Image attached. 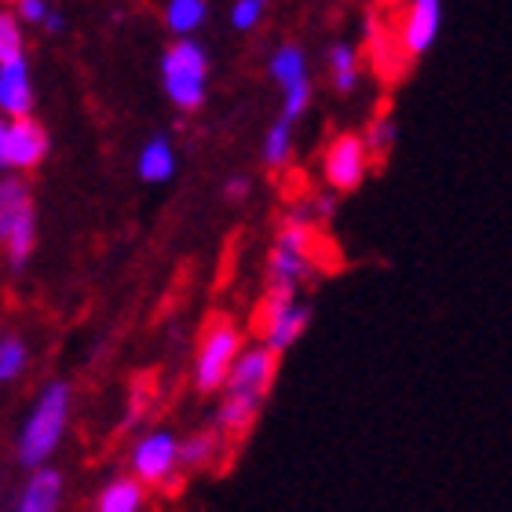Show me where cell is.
I'll use <instances>...</instances> for the list:
<instances>
[{"label":"cell","instance_id":"6da1fadb","mask_svg":"<svg viewBox=\"0 0 512 512\" xmlns=\"http://www.w3.org/2000/svg\"><path fill=\"white\" fill-rule=\"evenodd\" d=\"M70 410H74V392L66 381H52L37 395V403H33L30 417L19 432V443H15V458L22 469H37L59 450L66 425H70Z\"/></svg>","mask_w":512,"mask_h":512},{"label":"cell","instance_id":"7a4b0ae2","mask_svg":"<svg viewBox=\"0 0 512 512\" xmlns=\"http://www.w3.org/2000/svg\"><path fill=\"white\" fill-rule=\"evenodd\" d=\"M0 246L15 271H22L37 249V209H33L30 183L19 172L0 176Z\"/></svg>","mask_w":512,"mask_h":512},{"label":"cell","instance_id":"3957f363","mask_svg":"<svg viewBox=\"0 0 512 512\" xmlns=\"http://www.w3.org/2000/svg\"><path fill=\"white\" fill-rule=\"evenodd\" d=\"M238 352H242V330L235 326L231 315L216 311L213 319L202 326V337H198V348H194V392L198 395L220 392Z\"/></svg>","mask_w":512,"mask_h":512},{"label":"cell","instance_id":"277c9868","mask_svg":"<svg viewBox=\"0 0 512 512\" xmlns=\"http://www.w3.org/2000/svg\"><path fill=\"white\" fill-rule=\"evenodd\" d=\"M161 85L172 107L198 110L205 103V85H209V55L191 37H176L169 52L161 55Z\"/></svg>","mask_w":512,"mask_h":512},{"label":"cell","instance_id":"5b68a950","mask_svg":"<svg viewBox=\"0 0 512 512\" xmlns=\"http://www.w3.org/2000/svg\"><path fill=\"white\" fill-rule=\"evenodd\" d=\"M370 150H366L363 136L355 132H341L330 139V147L322 154V180L333 194H352L363 187L366 172H370Z\"/></svg>","mask_w":512,"mask_h":512},{"label":"cell","instance_id":"8992f818","mask_svg":"<svg viewBox=\"0 0 512 512\" xmlns=\"http://www.w3.org/2000/svg\"><path fill=\"white\" fill-rule=\"evenodd\" d=\"M48 158V132L26 118L0 121V172H33Z\"/></svg>","mask_w":512,"mask_h":512},{"label":"cell","instance_id":"52a82bcc","mask_svg":"<svg viewBox=\"0 0 512 512\" xmlns=\"http://www.w3.org/2000/svg\"><path fill=\"white\" fill-rule=\"evenodd\" d=\"M180 469V439L172 432H150L132 447V476L143 487L161 491Z\"/></svg>","mask_w":512,"mask_h":512},{"label":"cell","instance_id":"ba28073f","mask_svg":"<svg viewBox=\"0 0 512 512\" xmlns=\"http://www.w3.org/2000/svg\"><path fill=\"white\" fill-rule=\"evenodd\" d=\"M278 363H282V355L271 352L267 344H256V348H246V352L235 355V363H231V374H227L224 388L220 392H238V395H253L264 403L271 388L278 381Z\"/></svg>","mask_w":512,"mask_h":512},{"label":"cell","instance_id":"9c48e42d","mask_svg":"<svg viewBox=\"0 0 512 512\" xmlns=\"http://www.w3.org/2000/svg\"><path fill=\"white\" fill-rule=\"evenodd\" d=\"M439 22H443V4L439 0H410L406 4V15L399 22V52L403 59H414V55H425L439 37Z\"/></svg>","mask_w":512,"mask_h":512},{"label":"cell","instance_id":"30bf717a","mask_svg":"<svg viewBox=\"0 0 512 512\" xmlns=\"http://www.w3.org/2000/svg\"><path fill=\"white\" fill-rule=\"evenodd\" d=\"M264 403L253 399V395H238V392H224V403L216 406V417H213V428L224 436L227 450L238 454L242 443L249 439V432L256 428V417H260Z\"/></svg>","mask_w":512,"mask_h":512},{"label":"cell","instance_id":"8fae6325","mask_svg":"<svg viewBox=\"0 0 512 512\" xmlns=\"http://www.w3.org/2000/svg\"><path fill=\"white\" fill-rule=\"evenodd\" d=\"M33 110V81L30 66L22 55L0 63V114L4 118H26Z\"/></svg>","mask_w":512,"mask_h":512},{"label":"cell","instance_id":"7c38bea8","mask_svg":"<svg viewBox=\"0 0 512 512\" xmlns=\"http://www.w3.org/2000/svg\"><path fill=\"white\" fill-rule=\"evenodd\" d=\"M235 454L227 450L224 436L216 432L213 425L202 428V432H194V436H187L180 443V469L187 472V476H194V472H213L216 461H231Z\"/></svg>","mask_w":512,"mask_h":512},{"label":"cell","instance_id":"4fadbf2b","mask_svg":"<svg viewBox=\"0 0 512 512\" xmlns=\"http://www.w3.org/2000/svg\"><path fill=\"white\" fill-rule=\"evenodd\" d=\"M63 472L52 469V465H37L30 469V480L22 487L15 512H59L63 502Z\"/></svg>","mask_w":512,"mask_h":512},{"label":"cell","instance_id":"5bb4252c","mask_svg":"<svg viewBox=\"0 0 512 512\" xmlns=\"http://www.w3.org/2000/svg\"><path fill=\"white\" fill-rule=\"evenodd\" d=\"M308 326H311V308L300 304V300H293L282 315H275V319L267 322V330L260 333V344H267V348L278 355H286L289 348L308 333Z\"/></svg>","mask_w":512,"mask_h":512},{"label":"cell","instance_id":"9a60e30c","mask_svg":"<svg viewBox=\"0 0 512 512\" xmlns=\"http://www.w3.org/2000/svg\"><path fill=\"white\" fill-rule=\"evenodd\" d=\"M147 505V487L136 476H118L99 491L92 512H143Z\"/></svg>","mask_w":512,"mask_h":512},{"label":"cell","instance_id":"2e32d148","mask_svg":"<svg viewBox=\"0 0 512 512\" xmlns=\"http://www.w3.org/2000/svg\"><path fill=\"white\" fill-rule=\"evenodd\" d=\"M139 176L147 183H165L172 180V172H176V150H172L169 136H154L143 143L139 150V161H136Z\"/></svg>","mask_w":512,"mask_h":512},{"label":"cell","instance_id":"e0dca14e","mask_svg":"<svg viewBox=\"0 0 512 512\" xmlns=\"http://www.w3.org/2000/svg\"><path fill=\"white\" fill-rule=\"evenodd\" d=\"M326 63H330V85L333 92H355L359 88V74H363V66H359V52H355L352 44H333L330 55H326Z\"/></svg>","mask_w":512,"mask_h":512},{"label":"cell","instance_id":"ac0fdd59","mask_svg":"<svg viewBox=\"0 0 512 512\" xmlns=\"http://www.w3.org/2000/svg\"><path fill=\"white\" fill-rule=\"evenodd\" d=\"M205 15H209V4L205 0H169L165 4V26H169L176 37H191L205 26Z\"/></svg>","mask_w":512,"mask_h":512},{"label":"cell","instance_id":"d6986e66","mask_svg":"<svg viewBox=\"0 0 512 512\" xmlns=\"http://www.w3.org/2000/svg\"><path fill=\"white\" fill-rule=\"evenodd\" d=\"M271 77H275L278 88L293 85V81H300V77H308V55H304V48H297V44H282L275 55H271Z\"/></svg>","mask_w":512,"mask_h":512},{"label":"cell","instance_id":"ffe728a7","mask_svg":"<svg viewBox=\"0 0 512 512\" xmlns=\"http://www.w3.org/2000/svg\"><path fill=\"white\" fill-rule=\"evenodd\" d=\"M30 366V344L19 333H0V384L15 381Z\"/></svg>","mask_w":512,"mask_h":512},{"label":"cell","instance_id":"44dd1931","mask_svg":"<svg viewBox=\"0 0 512 512\" xmlns=\"http://www.w3.org/2000/svg\"><path fill=\"white\" fill-rule=\"evenodd\" d=\"M289 158H293V125L275 121L264 136V165L267 169H286Z\"/></svg>","mask_w":512,"mask_h":512},{"label":"cell","instance_id":"7402d4cb","mask_svg":"<svg viewBox=\"0 0 512 512\" xmlns=\"http://www.w3.org/2000/svg\"><path fill=\"white\" fill-rule=\"evenodd\" d=\"M22 55V19L4 4L0 8V63Z\"/></svg>","mask_w":512,"mask_h":512},{"label":"cell","instance_id":"603a6c76","mask_svg":"<svg viewBox=\"0 0 512 512\" xmlns=\"http://www.w3.org/2000/svg\"><path fill=\"white\" fill-rule=\"evenodd\" d=\"M282 92H286V96H282V114H278V121L297 125L300 114H304V110H308V103H311V81H308V77H300V81L286 85Z\"/></svg>","mask_w":512,"mask_h":512},{"label":"cell","instance_id":"cb8c5ba5","mask_svg":"<svg viewBox=\"0 0 512 512\" xmlns=\"http://www.w3.org/2000/svg\"><path fill=\"white\" fill-rule=\"evenodd\" d=\"M363 143H366V150H370V161H381L395 143V125H392V121H384V118L374 121V125H370V132L363 136Z\"/></svg>","mask_w":512,"mask_h":512},{"label":"cell","instance_id":"d4e9b609","mask_svg":"<svg viewBox=\"0 0 512 512\" xmlns=\"http://www.w3.org/2000/svg\"><path fill=\"white\" fill-rule=\"evenodd\" d=\"M267 11V0H235V8H231V22H235V30L249 33L260 26Z\"/></svg>","mask_w":512,"mask_h":512},{"label":"cell","instance_id":"484cf974","mask_svg":"<svg viewBox=\"0 0 512 512\" xmlns=\"http://www.w3.org/2000/svg\"><path fill=\"white\" fill-rule=\"evenodd\" d=\"M48 0H19V19L33 22V26H44V19H48Z\"/></svg>","mask_w":512,"mask_h":512},{"label":"cell","instance_id":"4316f807","mask_svg":"<svg viewBox=\"0 0 512 512\" xmlns=\"http://www.w3.org/2000/svg\"><path fill=\"white\" fill-rule=\"evenodd\" d=\"M227 202H242V198H246L249 194V180H242V176H235V180L227 183Z\"/></svg>","mask_w":512,"mask_h":512},{"label":"cell","instance_id":"83f0119b","mask_svg":"<svg viewBox=\"0 0 512 512\" xmlns=\"http://www.w3.org/2000/svg\"><path fill=\"white\" fill-rule=\"evenodd\" d=\"M63 26H66L63 15H55V11H48V19H44V30H48V33H59Z\"/></svg>","mask_w":512,"mask_h":512},{"label":"cell","instance_id":"f1b7e54d","mask_svg":"<svg viewBox=\"0 0 512 512\" xmlns=\"http://www.w3.org/2000/svg\"><path fill=\"white\" fill-rule=\"evenodd\" d=\"M0 4H19V0H0Z\"/></svg>","mask_w":512,"mask_h":512},{"label":"cell","instance_id":"f546056e","mask_svg":"<svg viewBox=\"0 0 512 512\" xmlns=\"http://www.w3.org/2000/svg\"><path fill=\"white\" fill-rule=\"evenodd\" d=\"M0 121H4V114H0Z\"/></svg>","mask_w":512,"mask_h":512}]
</instances>
